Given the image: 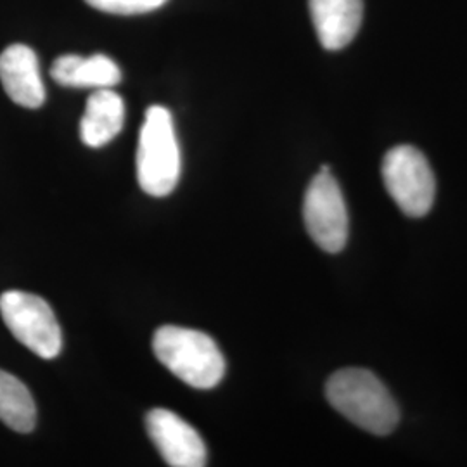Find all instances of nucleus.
<instances>
[{
	"instance_id": "20e7f679",
	"label": "nucleus",
	"mask_w": 467,
	"mask_h": 467,
	"mask_svg": "<svg viewBox=\"0 0 467 467\" xmlns=\"http://www.w3.org/2000/svg\"><path fill=\"white\" fill-rule=\"evenodd\" d=\"M0 316L21 345L44 360L56 358L63 348V333L49 303L25 291H5L0 296Z\"/></svg>"
},
{
	"instance_id": "f257e3e1",
	"label": "nucleus",
	"mask_w": 467,
	"mask_h": 467,
	"mask_svg": "<svg viewBox=\"0 0 467 467\" xmlns=\"http://www.w3.org/2000/svg\"><path fill=\"white\" fill-rule=\"evenodd\" d=\"M326 399L341 416L376 436L393 433L400 422L397 401L368 368H348L334 372L326 383Z\"/></svg>"
},
{
	"instance_id": "f8f14e48",
	"label": "nucleus",
	"mask_w": 467,
	"mask_h": 467,
	"mask_svg": "<svg viewBox=\"0 0 467 467\" xmlns=\"http://www.w3.org/2000/svg\"><path fill=\"white\" fill-rule=\"evenodd\" d=\"M0 420L16 433H30L36 407L30 389L13 374L0 368Z\"/></svg>"
},
{
	"instance_id": "ddd939ff",
	"label": "nucleus",
	"mask_w": 467,
	"mask_h": 467,
	"mask_svg": "<svg viewBox=\"0 0 467 467\" xmlns=\"http://www.w3.org/2000/svg\"><path fill=\"white\" fill-rule=\"evenodd\" d=\"M85 2L90 7L102 11V13L130 16V15L150 13V11L165 5L168 0H85Z\"/></svg>"
},
{
	"instance_id": "9d476101",
	"label": "nucleus",
	"mask_w": 467,
	"mask_h": 467,
	"mask_svg": "<svg viewBox=\"0 0 467 467\" xmlns=\"http://www.w3.org/2000/svg\"><path fill=\"white\" fill-rule=\"evenodd\" d=\"M125 121V102L113 88H96L87 99L80 137L88 148H102L117 137Z\"/></svg>"
},
{
	"instance_id": "39448f33",
	"label": "nucleus",
	"mask_w": 467,
	"mask_h": 467,
	"mask_svg": "<svg viewBox=\"0 0 467 467\" xmlns=\"http://www.w3.org/2000/svg\"><path fill=\"white\" fill-rule=\"evenodd\" d=\"M386 191L407 217L430 213L436 196V179L426 156L414 146L401 144L384 154Z\"/></svg>"
},
{
	"instance_id": "7ed1b4c3",
	"label": "nucleus",
	"mask_w": 467,
	"mask_h": 467,
	"mask_svg": "<svg viewBox=\"0 0 467 467\" xmlns=\"http://www.w3.org/2000/svg\"><path fill=\"white\" fill-rule=\"evenodd\" d=\"M181 177V150L167 108L150 106L139 135L137 181L152 198L173 192Z\"/></svg>"
},
{
	"instance_id": "1a4fd4ad",
	"label": "nucleus",
	"mask_w": 467,
	"mask_h": 467,
	"mask_svg": "<svg viewBox=\"0 0 467 467\" xmlns=\"http://www.w3.org/2000/svg\"><path fill=\"white\" fill-rule=\"evenodd\" d=\"M308 4L324 49H343L358 34L364 17V0H308Z\"/></svg>"
},
{
	"instance_id": "0eeeda50",
	"label": "nucleus",
	"mask_w": 467,
	"mask_h": 467,
	"mask_svg": "<svg viewBox=\"0 0 467 467\" xmlns=\"http://www.w3.org/2000/svg\"><path fill=\"white\" fill-rule=\"evenodd\" d=\"M146 428L168 466H206V447L200 433L184 419L167 409H152Z\"/></svg>"
},
{
	"instance_id": "f03ea898",
	"label": "nucleus",
	"mask_w": 467,
	"mask_h": 467,
	"mask_svg": "<svg viewBox=\"0 0 467 467\" xmlns=\"http://www.w3.org/2000/svg\"><path fill=\"white\" fill-rule=\"evenodd\" d=\"M156 358L181 381L196 389H212L225 376V358L208 334L163 326L152 337Z\"/></svg>"
},
{
	"instance_id": "9b49d317",
	"label": "nucleus",
	"mask_w": 467,
	"mask_h": 467,
	"mask_svg": "<svg viewBox=\"0 0 467 467\" xmlns=\"http://www.w3.org/2000/svg\"><path fill=\"white\" fill-rule=\"evenodd\" d=\"M50 77L63 87L111 88L119 84L121 71L117 63L104 54H94L90 57L67 54L52 63Z\"/></svg>"
},
{
	"instance_id": "423d86ee",
	"label": "nucleus",
	"mask_w": 467,
	"mask_h": 467,
	"mask_svg": "<svg viewBox=\"0 0 467 467\" xmlns=\"http://www.w3.org/2000/svg\"><path fill=\"white\" fill-rule=\"evenodd\" d=\"M303 220L312 241L320 250L339 253L348 241V210L339 184L327 165L320 168L306 189Z\"/></svg>"
},
{
	"instance_id": "6e6552de",
	"label": "nucleus",
	"mask_w": 467,
	"mask_h": 467,
	"mask_svg": "<svg viewBox=\"0 0 467 467\" xmlns=\"http://www.w3.org/2000/svg\"><path fill=\"white\" fill-rule=\"evenodd\" d=\"M0 82L11 100L23 108L36 109L46 102L38 57L25 44H13L0 54Z\"/></svg>"
}]
</instances>
